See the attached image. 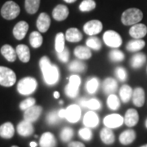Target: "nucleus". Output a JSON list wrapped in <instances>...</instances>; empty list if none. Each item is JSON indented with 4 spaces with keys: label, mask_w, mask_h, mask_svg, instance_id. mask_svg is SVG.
I'll return each instance as SVG.
<instances>
[{
    "label": "nucleus",
    "mask_w": 147,
    "mask_h": 147,
    "mask_svg": "<svg viewBox=\"0 0 147 147\" xmlns=\"http://www.w3.org/2000/svg\"><path fill=\"white\" fill-rule=\"evenodd\" d=\"M39 67L41 69L44 82L50 86L55 85L60 79V71L55 64L51 63L47 56H43L39 60Z\"/></svg>",
    "instance_id": "obj_1"
},
{
    "label": "nucleus",
    "mask_w": 147,
    "mask_h": 147,
    "mask_svg": "<svg viewBox=\"0 0 147 147\" xmlns=\"http://www.w3.org/2000/svg\"><path fill=\"white\" fill-rule=\"evenodd\" d=\"M143 18V12L138 8L131 7L125 10L122 16L121 21L124 26H133L139 23Z\"/></svg>",
    "instance_id": "obj_2"
},
{
    "label": "nucleus",
    "mask_w": 147,
    "mask_h": 147,
    "mask_svg": "<svg viewBox=\"0 0 147 147\" xmlns=\"http://www.w3.org/2000/svg\"><path fill=\"white\" fill-rule=\"evenodd\" d=\"M38 87V82L33 77H25L17 84V91L20 94L28 96L35 92Z\"/></svg>",
    "instance_id": "obj_3"
},
{
    "label": "nucleus",
    "mask_w": 147,
    "mask_h": 147,
    "mask_svg": "<svg viewBox=\"0 0 147 147\" xmlns=\"http://www.w3.org/2000/svg\"><path fill=\"white\" fill-rule=\"evenodd\" d=\"M21 9L19 5L14 1H7L1 9V15L6 20H13L19 16Z\"/></svg>",
    "instance_id": "obj_4"
},
{
    "label": "nucleus",
    "mask_w": 147,
    "mask_h": 147,
    "mask_svg": "<svg viewBox=\"0 0 147 147\" xmlns=\"http://www.w3.org/2000/svg\"><path fill=\"white\" fill-rule=\"evenodd\" d=\"M16 82L15 72L8 67L0 66V85L3 87H11Z\"/></svg>",
    "instance_id": "obj_5"
},
{
    "label": "nucleus",
    "mask_w": 147,
    "mask_h": 147,
    "mask_svg": "<svg viewBox=\"0 0 147 147\" xmlns=\"http://www.w3.org/2000/svg\"><path fill=\"white\" fill-rule=\"evenodd\" d=\"M81 78L78 74H72L69 78V84L65 88V92L69 98H75L79 94Z\"/></svg>",
    "instance_id": "obj_6"
},
{
    "label": "nucleus",
    "mask_w": 147,
    "mask_h": 147,
    "mask_svg": "<svg viewBox=\"0 0 147 147\" xmlns=\"http://www.w3.org/2000/svg\"><path fill=\"white\" fill-rule=\"evenodd\" d=\"M103 40L105 45L112 48H119L123 43L120 34L115 30H107L103 34Z\"/></svg>",
    "instance_id": "obj_7"
},
{
    "label": "nucleus",
    "mask_w": 147,
    "mask_h": 147,
    "mask_svg": "<svg viewBox=\"0 0 147 147\" xmlns=\"http://www.w3.org/2000/svg\"><path fill=\"white\" fill-rule=\"evenodd\" d=\"M103 29V25L101 21L98 20H92L84 24V31L86 34L89 36H95L101 32Z\"/></svg>",
    "instance_id": "obj_8"
},
{
    "label": "nucleus",
    "mask_w": 147,
    "mask_h": 147,
    "mask_svg": "<svg viewBox=\"0 0 147 147\" xmlns=\"http://www.w3.org/2000/svg\"><path fill=\"white\" fill-rule=\"evenodd\" d=\"M42 112V107L40 105H34L30 108L27 109L24 112V119L30 122V123H34L36 122L38 118L40 117Z\"/></svg>",
    "instance_id": "obj_9"
},
{
    "label": "nucleus",
    "mask_w": 147,
    "mask_h": 147,
    "mask_svg": "<svg viewBox=\"0 0 147 147\" xmlns=\"http://www.w3.org/2000/svg\"><path fill=\"white\" fill-rule=\"evenodd\" d=\"M124 123V118L119 114H112L105 116L104 119V124L110 128H116L123 125Z\"/></svg>",
    "instance_id": "obj_10"
},
{
    "label": "nucleus",
    "mask_w": 147,
    "mask_h": 147,
    "mask_svg": "<svg viewBox=\"0 0 147 147\" xmlns=\"http://www.w3.org/2000/svg\"><path fill=\"white\" fill-rule=\"evenodd\" d=\"M81 117V107L78 105H69L66 109V119L69 123H77Z\"/></svg>",
    "instance_id": "obj_11"
},
{
    "label": "nucleus",
    "mask_w": 147,
    "mask_h": 147,
    "mask_svg": "<svg viewBox=\"0 0 147 147\" xmlns=\"http://www.w3.org/2000/svg\"><path fill=\"white\" fill-rule=\"evenodd\" d=\"M28 30H29V25L26 21H19L18 23H16V25L12 30L13 36L17 40H21L26 37Z\"/></svg>",
    "instance_id": "obj_12"
},
{
    "label": "nucleus",
    "mask_w": 147,
    "mask_h": 147,
    "mask_svg": "<svg viewBox=\"0 0 147 147\" xmlns=\"http://www.w3.org/2000/svg\"><path fill=\"white\" fill-rule=\"evenodd\" d=\"M147 27L146 25L142 23H137L131 26L129 30V34L135 39H142L146 35Z\"/></svg>",
    "instance_id": "obj_13"
},
{
    "label": "nucleus",
    "mask_w": 147,
    "mask_h": 147,
    "mask_svg": "<svg viewBox=\"0 0 147 147\" xmlns=\"http://www.w3.org/2000/svg\"><path fill=\"white\" fill-rule=\"evenodd\" d=\"M36 26L40 33L47 32L51 26V18L45 12H42L37 19Z\"/></svg>",
    "instance_id": "obj_14"
},
{
    "label": "nucleus",
    "mask_w": 147,
    "mask_h": 147,
    "mask_svg": "<svg viewBox=\"0 0 147 147\" xmlns=\"http://www.w3.org/2000/svg\"><path fill=\"white\" fill-rule=\"evenodd\" d=\"M69 8L65 5L59 4L56 6L53 11V16L54 20L57 21H65L69 16Z\"/></svg>",
    "instance_id": "obj_15"
},
{
    "label": "nucleus",
    "mask_w": 147,
    "mask_h": 147,
    "mask_svg": "<svg viewBox=\"0 0 147 147\" xmlns=\"http://www.w3.org/2000/svg\"><path fill=\"white\" fill-rule=\"evenodd\" d=\"M17 131L22 137H30L34 133V127L32 123L24 119L17 125Z\"/></svg>",
    "instance_id": "obj_16"
},
{
    "label": "nucleus",
    "mask_w": 147,
    "mask_h": 147,
    "mask_svg": "<svg viewBox=\"0 0 147 147\" xmlns=\"http://www.w3.org/2000/svg\"><path fill=\"white\" fill-rule=\"evenodd\" d=\"M145 99H146L145 91L142 88L138 87L133 90L131 100H132L133 104L137 107H142L145 104Z\"/></svg>",
    "instance_id": "obj_17"
},
{
    "label": "nucleus",
    "mask_w": 147,
    "mask_h": 147,
    "mask_svg": "<svg viewBox=\"0 0 147 147\" xmlns=\"http://www.w3.org/2000/svg\"><path fill=\"white\" fill-rule=\"evenodd\" d=\"M139 121L138 112L135 109H129L127 110L124 116V123L127 127H134L137 125Z\"/></svg>",
    "instance_id": "obj_18"
},
{
    "label": "nucleus",
    "mask_w": 147,
    "mask_h": 147,
    "mask_svg": "<svg viewBox=\"0 0 147 147\" xmlns=\"http://www.w3.org/2000/svg\"><path fill=\"white\" fill-rule=\"evenodd\" d=\"M84 124L87 127H96L99 124V117L93 110L88 111L84 117Z\"/></svg>",
    "instance_id": "obj_19"
},
{
    "label": "nucleus",
    "mask_w": 147,
    "mask_h": 147,
    "mask_svg": "<svg viewBox=\"0 0 147 147\" xmlns=\"http://www.w3.org/2000/svg\"><path fill=\"white\" fill-rule=\"evenodd\" d=\"M16 55L21 62L27 63L30 60V48L25 44H19L16 47Z\"/></svg>",
    "instance_id": "obj_20"
},
{
    "label": "nucleus",
    "mask_w": 147,
    "mask_h": 147,
    "mask_svg": "<svg viewBox=\"0 0 147 147\" xmlns=\"http://www.w3.org/2000/svg\"><path fill=\"white\" fill-rule=\"evenodd\" d=\"M40 147H57V140L51 132H44L39 140Z\"/></svg>",
    "instance_id": "obj_21"
},
{
    "label": "nucleus",
    "mask_w": 147,
    "mask_h": 147,
    "mask_svg": "<svg viewBox=\"0 0 147 147\" xmlns=\"http://www.w3.org/2000/svg\"><path fill=\"white\" fill-rule=\"evenodd\" d=\"M65 39L70 42H78L83 39V34L77 28L68 29L65 34Z\"/></svg>",
    "instance_id": "obj_22"
},
{
    "label": "nucleus",
    "mask_w": 147,
    "mask_h": 147,
    "mask_svg": "<svg viewBox=\"0 0 147 147\" xmlns=\"http://www.w3.org/2000/svg\"><path fill=\"white\" fill-rule=\"evenodd\" d=\"M15 129L13 124L10 122L3 123L0 126V137L4 139H11L14 136Z\"/></svg>",
    "instance_id": "obj_23"
},
{
    "label": "nucleus",
    "mask_w": 147,
    "mask_h": 147,
    "mask_svg": "<svg viewBox=\"0 0 147 147\" xmlns=\"http://www.w3.org/2000/svg\"><path fill=\"white\" fill-rule=\"evenodd\" d=\"M1 53L9 62H14L16 60L17 55H16V49H14L9 44H5L1 47Z\"/></svg>",
    "instance_id": "obj_24"
},
{
    "label": "nucleus",
    "mask_w": 147,
    "mask_h": 147,
    "mask_svg": "<svg viewBox=\"0 0 147 147\" xmlns=\"http://www.w3.org/2000/svg\"><path fill=\"white\" fill-rule=\"evenodd\" d=\"M100 140L102 141L103 143H105L106 145H111L115 142V133L112 131V129L110 127H105L104 128L101 129L100 133Z\"/></svg>",
    "instance_id": "obj_25"
},
{
    "label": "nucleus",
    "mask_w": 147,
    "mask_h": 147,
    "mask_svg": "<svg viewBox=\"0 0 147 147\" xmlns=\"http://www.w3.org/2000/svg\"><path fill=\"white\" fill-rule=\"evenodd\" d=\"M74 54L79 60H88L92 57V51L87 46L76 47L74 50Z\"/></svg>",
    "instance_id": "obj_26"
},
{
    "label": "nucleus",
    "mask_w": 147,
    "mask_h": 147,
    "mask_svg": "<svg viewBox=\"0 0 147 147\" xmlns=\"http://www.w3.org/2000/svg\"><path fill=\"white\" fill-rule=\"evenodd\" d=\"M118 88V83L113 78H106L103 82V91L105 94L110 95L115 93Z\"/></svg>",
    "instance_id": "obj_27"
},
{
    "label": "nucleus",
    "mask_w": 147,
    "mask_h": 147,
    "mask_svg": "<svg viewBox=\"0 0 147 147\" xmlns=\"http://www.w3.org/2000/svg\"><path fill=\"white\" fill-rule=\"evenodd\" d=\"M146 61V56L142 53L134 54L130 60V65L133 69H137L143 66V65Z\"/></svg>",
    "instance_id": "obj_28"
},
{
    "label": "nucleus",
    "mask_w": 147,
    "mask_h": 147,
    "mask_svg": "<svg viewBox=\"0 0 147 147\" xmlns=\"http://www.w3.org/2000/svg\"><path fill=\"white\" fill-rule=\"evenodd\" d=\"M136 131L132 129H127L123 131L119 136V142L123 145H129L135 141Z\"/></svg>",
    "instance_id": "obj_29"
},
{
    "label": "nucleus",
    "mask_w": 147,
    "mask_h": 147,
    "mask_svg": "<svg viewBox=\"0 0 147 147\" xmlns=\"http://www.w3.org/2000/svg\"><path fill=\"white\" fill-rule=\"evenodd\" d=\"M132 92H133V90L131 89V88L129 85L127 84L123 85L119 89V97L123 103H127L131 99Z\"/></svg>",
    "instance_id": "obj_30"
},
{
    "label": "nucleus",
    "mask_w": 147,
    "mask_h": 147,
    "mask_svg": "<svg viewBox=\"0 0 147 147\" xmlns=\"http://www.w3.org/2000/svg\"><path fill=\"white\" fill-rule=\"evenodd\" d=\"M146 46V42L142 39H133L127 42L126 48L129 52H138L141 51L142 48H144Z\"/></svg>",
    "instance_id": "obj_31"
},
{
    "label": "nucleus",
    "mask_w": 147,
    "mask_h": 147,
    "mask_svg": "<svg viewBox=\"0 0 147 147\" xmlns=\"http://www.w3.org/2000/svg\"><path fill=\"white\" fill-rule=\"evenodd\" d=\"M43 38L41 35L40 32L34 31L32 32L30 35V43L32 47L34 48H38L42 46Z\"/></svg>",
    "instance_id": "obj_32"
},
{
    "label": "nucleus",
    "mask_w": 147,
    "mask_h": 147,
    "mask_svg": "<svg viewBox=\"0 0 147 147\" xmlns=\"http://www.w3.org/2000/svg\"><path fill=\"white\" fill-rule=\"evenodd\" d=\"M69 70L74 73H82L87 68V65L79 60L72 61L68 65Z\"/></svg>",
    "instance_id": "obj_33"
},
{
    "label": "nucleus",
    "mask_w": 147,
    "mask_h": 147,
    "mask_svg": "<svg viewBox=\"0 0 147 147\" xmlns=\"http://www.w3.org/2000/svg\"><path fill=\"white\" fill-rule=\"evenodd\" d=\"M99 84H100V81L98 78L96 77H92L90 78L87 84L85 85L86 87V90L88 92V93L89 94H94L95 92L97 91L98 88H99Z\"/></svg>",
    "instance_id": "obj_34"
},
{
    "label": "nucleus",
    "mask_w": 147,
    "mask_h": 147,
    "mask_svg": "<svg viewBox=\"0 0 147 147\" xmlns=\"http://www.w3.org/2000/svg\"><path fill=\"white\" fill-rule=\"evenodd\" d=\"M41 0H26L25 2V7L29 14H35L40 6Z\"/></svg>",
    "instance_id": "obj_35"
},
{
    "label": "nucleus",
    "mask_w": 147,
    "mask_h": 147,
    "mask_svg": "<svg viewBox=\"0 0 147 147\" xmlns=\"http://www.w3.org/2000/svg\"><path fill=\"white\" fill-rule=\"evenodd\" d=\"M65 36L63 33L60 32L57 34L55 38V50L57 53H61L65 49Z\"/></svg>",
    "instance_id": "obj_36"
},
{
    "label": "nucleus",
    "mask_w": 147,
    "mask_h": 147,
    "mask_svg": "<svg viewBox=\"0 0 147 147\" xmlns=\"http://www.w3.org/2000/svg\"><path fill=\"white\" fill-rule=\"evenodd\" d=\"M107 106L109 107L110 110H118L120 107V100L119 98L116 96L115 94H110L109 95L108 98H107Z\"/></svg>",
    "instance_id": "obj_37"
},
{
    "label": "nucleus",
    "mask_w": 147,
    "mask_h": 147,
    "mask_svg": "<svg viewBox=\"0 0 147 147\" xmlns=\"http://www.w3.org/2000/svg\"><path fill=\"white\" fill-rule=\"evenodd\" d=\"M86 45L90 49H93L95 51H99L101 48V42L100 40L95 36L89 37L87 41H86Z\"/></svg>",
    "instance_id": "obj_38"
},
{
    "label": "nucleus",
    "mask_w": 147,
    "mask_h": 147,
    "mask_svg": "<svg viewBox=\"0 0 147 147\" xmlns=\"http://www.w3.org/2000/svg\"><path fill=\"white\" fill-rule=\"evenodd\" d=\"M109 57H110V61L113 62H120L124 60L125 56L122 51L117 49V48H114L109 53Z\"/></svg>",
    "instance_id": "obj_39"
},
{
    "label": "nucleus",
    "mask_w": 147,
    "mask_h": 147,
    "mask_svg": "<svg viewBox=\"0 0 147 147\" xmlns=\"http://www.w3.org/2000/svg\"><path fill=\"white\" fill-rule=\"evenodd\" d=\"M96 7V2L94 0H84L80 3L79 8V10L83 12H87V11H91L94 10Z\"/></svg>",
    "instance_id": "obj_40"
},
{
    "label": "nucleus",
    "mask_w": 147,
    "mask_h": 147,
    "mask_svg": "<svg viewBox=\"0 0 147 147\" xmlns=\"http://www.w3.org/2000/svg\"><path fill=\"white\" fill-rule=\"evenodd\" d=\"M61 117L59 116V110H53L47 114L46 117V122L49 125H55L57 124Z\"/></svg>",
    "instance_id": "obj_41"
},
{
    "label": "nucleus",
    "mask_w": 147,
    "mask_h": 147,
    "mask_svg": "<svg viewBox=\"0 0 147 147\" xmlns=\"http://www.w3.org/2000/svg\"><path fill=\"white\" fill-rule=\"evenodd\" d=\"M60 137L63 142H69L74 137V130L69 127H65L61 131Z\"/></svg>",
    "instance_id": "obj_42"
},
{
    "label": "nucleus",
    "mask_w": 147,
    "mask_h": 147,
    "mask_svg": "<svg viewBox=\"0 0 147 147\" xmlns=\"http://www.w3.org/2000/svg\"><path fill=\"white\" fill-rule=\"evenodd\" d=\"M86 108L90 109L92 110H100L101 108V102L100 100L96 99V98H91L88 100L87 105H86Z\"/></svg>",
    "instance_id": "obj_43"
},
{
    "label": "nucleus",
    "mask_w": 147,
    "mask_h": 147,
    "mask_svg": "<svg viewBox=\"0 0 147 147\" xmlns=\"http://www.w3.org/2000/svg\"><path fill=\"white\" fill-rule=\"evenodd\" d=\"M79 137H81L83 140L84 141H87V142H89L92 140V131H91L89 127H84V128H81L79 131Z\"/></svg>",
    "instance_id": "obj_44"
},
{
    "label": "nucleus",
    "mask_w": 147,
    "mask_h": 147,
    "mask_svg": "<svg viewBox=\"0 0 147 147\" xmlns=\"http://www.w3.org/2000/svg\"><path fill=\"white\" fill-rule=\"evenodd\" d=\"M35 102H36V100L34 97H28L26 100L21 101L19 106H20V109L21 110L25 111L27 109H29V108H30V107L35 105Z\"/></svg>",
    "instance_id": "obj_45"
},
{
    "label": "nucleus",
    "mask_w": 147,
    "mask_h": 147,
    "mask_svg": "<svg viewBox=\"0 0 147 147\" xmlns=\"http://www.w3.org/2000/svg\"><path fill=\"white\" fill-rule=\"evenodd\" d=\"M116 77L121 82H124L126 81L127 79V70L123 67H116L115 70Z\"/></svg>",
    "instance_id": "obj_46"
},
{
    "label": "nucleus",
    "mask_w": 147,
    "mask_h": 147,
    "mask_svg": "<svg viewBox=\"0 0 147 147\" xmlns=\"http://www.w3.org/2000/svg\"><path fill=\"white\" fill-rule=\"evenodd\" d=\"M57 57L58 59H59L61 62H63V63L68 62L69 59V51L68 48H67V47H65V49H64L62 52L58 53Z\"/></svg>",
    "instance_id": "obj_47"
},
{
    "label": "nucleus",
    "mask_w": 147,
    "mask_h": 147,
    "mask_svg": "<svg viewBox=\"0 0 147 147\" xmlns=\"http://www.w3.org/2000/svg\"><path fill=\"white\" fill-rule=\"evenodd\" d=\"M68 147H85V146L82 142H70L68 144Z\"/></svg>",
    "instance_id": "obj_48"
},
{
    "label": "nucleus",
    "mask_w": 147,
    "mask_h": 147,
    "mask_svg": "<svg viewBox=\"0 0 147 147\" xmlns=\"http://www.w3.org/2000/svg\"><path fill=\"white\" fill-rule=\"evenodd\" d=\"M88 98L86 97H83L79 100V105L81 108H86V105H87V102H88Z\"/></svg>",
    "instance_id": "obj_49"
},
{
    "label": "nucleus",
    "mask_w": 147,
    "mask_h": 147,
    "mask_svg": "<svg viewBox=\"0 0 147 147\" xmlns=\"http://www.w3.org/2000/svg\"><path fill=\"white\" fill-rule=\"evenodd\" d=\"M59 116L61 117V119H66V110L61 109L59 110Z\"/></svg>",
    "instance_id": "obj_50"
},
{
    "label": "nucleus",
    "mask_w": 147,
    "mask_h": 147,
    "mask_svg": "<svg viewBox=\"0 0 147 147\" xmlns=\"http://www.w3.org/2000/svg\"><path fill=\"white\" fill-rule=\"evenodd\" d=\"M53 96H54V98L58 99V98L60 97V93H59L58 92H55L53 93Z\"/></svg>",
    "instance_id": "obj_51"
},
{
    "label": "nucleus",
    "mask_w": 147,
    "mask_h": 147,
    "mask_svg": "<svg viewBox=\"0 0 147 147\" xmlns=\"http://www.w3.org/2000/svg\"><path fill=\"white\" fill-rule=\"evenodd\" d=\"M30 146V147H37V143L35 142H31Z\"/></svg>",
    "instance_id": "obj_52"
},
{
    "label": "nucleus",
    "mask_w": 147,
    "mask_h": 147,
    "mask_svg": "<svg viewBox=\"0 0 147 147\" xmlns=\"http://www.w3.org/2000/svg\"><path fill=\"white\" fill-rule=\"evenodd\" d=\"M64 1L67 3H73L74 2H76L77 0H64Z\"/></svg>",
    "instance_id": "obj_53"
},
{
    "label": "nucleus",
    "mask_w": 147,
    "mask_h": 147,
    "mask_svg": "<svg viewBox=\"0 0 147 147\" xmlns=\"http://www.w3.org/2000/svg\"><path fill=\"white\" fill-rule=\"evenodd\" d=\"M145 125H146V128H147V119H146V123H145Z\"/></svg>",
    "instance_id": "obj_54"
},
{
    "label": "nucleus",
    "mask_w": 147,
    "mask_h": 147,
    "mask_svg": "<svg viewBox=\"0 0 147 147\" xmlns=\"http://www.w3.org/2000/svg\"><path fill=\"white\" fill-rule=\"evenodd\" d=\"M141 147H147V144L146 145H144V146H142Z\"/></svg>",
    "instance_id": "obj_55"
},
{
    "label": "nucleus",
    "mask_w": 147,
    "mask_h": 147,
    "mask_svg": "<svg viewBox=\"0 0 147 147\" xmlns=\"http://www.w3.org/2000/svg\"><path fill=\"white\" fill-rule=\"evenodd\" d=\"M60 104H61V105H62V104H63V101H62V100H61V101H60Z\"/></svg>",
    "instance_id": "obj_56"
},
{
    "label": "nucleus",
    "mask_w": 147,
    "mask_h": 147,
    "mask_svg": "<svg viewBox=\"0 0 147 147\" xmlns=\"http://www.w3.org/2000/svg\"><path fill=\"white\" fill-rule=\"evenodd\" d=\"M11 147H19V146H12Z\"/></svg>",
    "instance_id": "obj_57"
},
{
    "label": "nucleus",
    "mask_w": 147,
    "mask_h": 147,
    "mask_svg": "<svg viewBox=\"0 0 147 147\" xmlns=\"http://www.w3.org/2000/svg\"><path fill=\"white\" fill-rule=\"evenodd\" d=\"M146 71H147V67H146Z\"/></svg>",
    "instance_id": "obj_58"
}]
</instances>
